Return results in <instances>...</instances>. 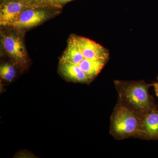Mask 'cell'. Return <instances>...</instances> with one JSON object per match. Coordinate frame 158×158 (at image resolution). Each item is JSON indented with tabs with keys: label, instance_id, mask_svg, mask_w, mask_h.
<instances>
[{
	"label": "cell",
	"instance_id": "5",
	"mask_svg": "<svg viewBox=\"0 0 158 158\" xmlns=\"http://www.w3.org/2000/svg\"><path fill=\"white\" fill-rule=\"evenodd\" d=\"M49 9L31 8L26 9L11 27L15 29H24L38 25L48 18L50 14L47 9Z\"/></svg>",
	"mask_w": 158,
	"mask_h": 158
},
{
	"label": "cell",
	"instance_id": "6",
	"mask_svg": "<svg viewBox=\"0 0 158 158\" xmlns=\"http://www.w3.org/2000/svg\"><path fill=\"white\" fill-rule=\"evenodd\" d=\"M72 37L85 59H109V51L102 46L86 37L77 35Z\"/></svg>",
	"mask_w": 158,
	"mask_h": 158
},
{
	"label": "cell",
	"instance_id": "10",
	"mask_svg": "<svg viewBox=\"0 0 158 158\" xmlns=\"http://www.w3.org/2000/svg\"><path fill=\"white\" fill-rule=\"evenodd\" d=\"M16 74L15 68L13 65L6 63L0 67V75L3 80L6 81L11 82L14 79Z\"/></svg>",
	"mask_w": 158,
	"mask_h": 158
},
{
	"label": "cell",
	"instance_id": "13",
	"mask_svg": "<svg viewBox=\"0 0 158 158\" xmlns=\"http://www.w3.org/2000/svg\"><path fill=\"white\" fill-rule=\"evenodd\" d=\"M152 86L154 88L156 94L158 98V82L157 83H153L152 84Z\"/></svg>",
	"mask_w": 158,
	"mask_h": 158
},
{
	"label": "cell",
	"instance_id": "1",
	"mask_svg": "<svg viewBox=\"0 0 158 158\" xmlns=\"http://www.w3.org/2000/svg\"><path fill=\"white\" fill-rule=\"evenodd\" d=\"M118 101L135 111L141 116L152 110L158 109L148 89L152 84L144 81H115Z\"/></svg>",
	"mask_w": 158,
	"mask_h": 158
},
{
	"label": "cell",
	"instance_id": "12",
	"mask_svg": "<svg viewBox=\"0 0 158 158\" xmlns=\"http://www.w3.org/2000/svg\"><path fill=\"white\" fill-rule=\"evenodd\" d=\"M73 1L74 0H55L54 5L56 8L59 9L62 8L63 5Z\"/></svg>",
	"mask_w": 158,
	"mask_h": 158
},
{
	"label": "cell",
	"instance_id": "2",
	"mask_svg": "<svg viewBox=\"0 0 158 158\" xmlns=\"http://www.w3.org/2000/svg\"><path fill=\"white\" fill-rule=\"evenodd\" d=\"M141 116L118 100L111 116L110 133L115 139L137 137Z\"/></svg>",
	"mask_w": 158,
	"mask_h": 158
},
{
	"label": "cell",
	"instance_id": "7",
	"mask_svg": "<svg viewBox=\"0 0 158 158\" xmlns=\"http://www.w3.org/2000/svg\"><path fill=\"white\" fill-rule=\"evenodd\" d=\"M137 138L158 140V110H152L141 116Z\"/></svg>",
	"mask_w": 158,
	"mask_h": 158
},
{
	"label": "cell",
	"instance_id": "14",
	"mask_svg": "<svg viewBox=\"0 0 158 158\" xmlns=\"http://www.w3.org/2000/svg\"><path fill=\"white\" fill-rule=\"evenodd\" d=\"M5 0H1V2H4V1H5Z\"/></svg>",
	"mask_w": 158,
	"mask_h": 158
},
{
	"label": "cell",
	"instance_id": "9",
	"mask_svg": "<svg viewBox=\"0 0 158 158\" xmlns=\"http://www.w3.org/2000/svg\"><path fill=\"white\" fill-rule=\"evenodd\" d=\"M108 59H88L85 58L77 65L93 80L101 72Z\"/></svg>",
	"mask_w": 158,
	"mask_h": 158
},
{
	"label": "cell",
	"instance_id": "11",
	"mask_svg": "<svg viewBox=\"0 0 158 158\" xmlns=\"http://www.w3.org/2000/svg\"><path fill=\"white\" fill-rule=\"evenodd\" d=\"M31 8L56 9L55 0H24Z\"/></svg>",
	"mask_w": 158,
	"mask_h": 158
},
{
	"label": "cell",
	"instance_id": "3",
	"mask_svg": "<svg viewBox=\"0 0 158 158\" xmlns=\"http://www.w3.org/2000/svg\"><path fill=\"white\" fill-rule=\"evenodd\" d=\"M1 41L4 51L17 64L23 65L26 63L27 53L19 35L12 32L2 33Z\"/></svg>",
	"mask_w": 158,
	"mask_h": 158
},
{
	"label": "cell",
	"instance_id": "4",
	"mask_svg": "<svg viewBox=\"0 0 158 158\" xmlns=\"http://www.w3.org/2000/svg\"><path fill=\"white\" fill-rule=\"evenodd\" d=\"M31 8L24 0H5L0 7L1 27H11L23 11Z\"/></svg>",
	"mask_w": 158,
	"mask_h": 158
},
{
	"label": "cell",
	"instance_id": "15",
	"mask_svg": "<svg viewBox=\"0 0 158 158\" xmlns=\"http://www.w3.org/2000/svg\"><path fill=\"white\" fill-rule=\"evenodd\" d=\"M157 79H158V77H157Z\"/></svg>",
	"mask_w": 158,
	"mask_h": 158
},
{
	"label": "cell",
	"instance_id": "8",
	"mask_svg": "<svg viewBox=\"0 0 158 158\" xmlns=\"http://www.w3.org/2000/svg\"><path fill=\"white\" fill-rule=\"evenodd\" d=\"M59 69L62 75L73 81L88 84L92 81L78 65L70 63H60Z\"/></svg>",
	"mask_w": 158,
	"mask_h": 158
}]
</instances>
